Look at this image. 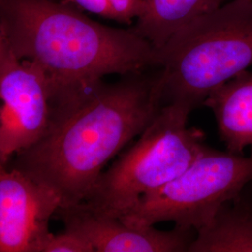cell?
<instances>
[{
  "label": "cell",
  "mask_w": 252,
  "mask_h": 252,
  "mask_svg": "<svg viewBox=\"0 0 252 252\" xmlns=\"http://www.w3.org/2000/svg\"><path fill=\"white\" fill-rule=\"evenodd\" d=\"M162 106L155 70L58 92L45 133L16 153L13 167L54 190L60 208L82 203L108 161L140 135Z\"/></svg>",
  "instance_id": "obj_1"
},
{
  "label": "cell",
  "mask_w": 252,
  "mask_h": 252,
  "mask_svg": "<svg viewBox=\"0 0 252 252\" xmlns=\"http://www.w3.org/2000/svg\"><path fill=\"white\" fill-rule=\"evenodd\" d=\"M60 206L54 190L14 167H1L0 252H42Z\"/></svg>",
  "instance_id": "obj_7"
},
{
  "label": "cell",
  "mask_w": 252,
  "mask_h": 252,
  "mask_svg": "<svg viewBox=\"0 0 252 252\" xmlns=\"http://www.w3.org/2000/svg\"><path fill=\"white\" fill-rule=\"evenodd\" d=\"M53 94L44 74L34 63L16 59L0 77V158L32 146L50 124Z\"/></svg>",
  "instance_id": "obj_6"
},
{
  "label": "cell",
  "mask_w": 252,
  "mask_h": 252,
  "mask_svg": "<svg viewBox=\"0 0 252 252\" xmlns=\"http://www.w3.org/2000/svg\"><path fill=\"white\" fill-rule=\"evenodd\" d=\"M5 165H6V164H5L4 162H2V160H1V158H0V168H1V167H3V166H5Z\"/></svg>",
  "instance_id": "obj_15"
},
{
  "label": "cell",
  "mask_w": 252,
  "mask_h": 252,
  "mask_svg": "<svg viewBox=\"0 0 252 252\" xmlns=\"http://www.w3.org/2000/svg\"><path fill=\"white\" fill-rule=\"evenodd\" d=\"M203 106L212 110L228 152L242 154L252 147V72L244 70L218 86Z\"/></svg>",
  "instance_id": "obj_9"
},
{
  "label": "cell",
  "mask_w": 252,
  "mask_h": 252,
  "mask_svg": "<svg viewBox=\"0 0 252 252\" xmlns=\"http://www.w3.org/2000/svg\"><path fill=\"white\" fill-rule=\"evenodd\" d=\"M42 252H94V249L79 234L64 229L63 233L50 235Z\"/></svg>",
  "instance_id": "obj_13"
},
{
  "label": "cell",
  "mask_w": 252,
  "mask_h": 252,
  "mask_svg": "<svg viewBox=\"0 0 252 252\" xmlns=\"http://www.w3.org/2000/svg\"><path fill=\"white\" fill-rule=\"evenodd\" d=\"M252 65V0H232L182 27L155 50L163 105L191 112Z\"/></svg>",
  "instance_id": "obj_3"
},
{
  "label": "cell",
  "mask_w": 252,
  "mask_h": 252,
  "mask_svg": "<svg viewBox=\"0 0 252 252\" xmlns=\"http://www.w3.org/2000/svg\"><path fill=\"white\" fill-rule=\"evenodd\" d=\"M225 0H145L142 14L132 29L160 49L182 27L220 7Z\"/></svg>",
  "instance_id": "obj_11"
},
{
  "label": "cell",
  "mask_w": 252,
  "mask_h": 252,
  "mask_svg": "<svg viewBox=\"0 0 252 252\" xmlns=\"http://www.w3.org/2000/svg\"><path fill=\"white\" fill-rule=\"evenodd\" d=\"M16 59L9 48L0 19V77Z\"/></svg>",
  "instance_id": "obj_14"
},
{
  "label": "cell",
  "mask_w": 252,
  "mask_h": 252,
  "mask_svg": "<svg viewBox=\"0 0 252 252\" xmlns=\"http://www.w3.org/2000/svg\"><path fill=\"white\" fill-rule=\"evenodd\" d=\"M79 9L123 24L135 23L142 14L145 0H63Z\"/></svg>",
  "instance_id": "obj_12"
},
{
  "label": "cell",
  "mask_w": 252,
  "mask_h": 252,
  "mask_svg": "<svg viewBox=\"0 0 252 252\" xmlns=\"http://www.w3.org/2000/svg\"><path fill=\"white\" fill-rule=\"evenodd\" d=\"M252 180V152L243 156L208 147L180 176L143 196L119 219L133 227L173 221L196 232Z\"/></svg>",
  "instance_id": "obj_5"
},
{
  "label": "cell",
  "mask_w": 252,
  "mask_h": 252,
  "mask_svg": "<svg viewBox=\"0 0 252 252\" xmlns=\"http://www.w3.org/2000/svg\"><path fill=\"white\" fill-rule=\"evenodd\" d=\"M0 19L18 60L44 74L52 94L153 69L155 49L130 29L108 27L54 0H0Z\"/></svg>",
  "instance_id": "obj_2"
},
{
  "label": "cell",
  "mask_w": 252,
  "mask_h": 252,
  "mask_svg": "<svg viewBox=\"0 0 252 252\" xmlns=\"http://www.w3.org/2000/svg\"><path fill=\"white\" fill-rule=\"evenodd\" d=\"M188 252H252V198L240 192L196 231Z\"/></svg>",
  "instance_id": "obj_10"
},
{
  "label": "cell",
  "mask_w": 252,
  "mask_h": 252,
  "mask_svg": "<svg viewBox=\"0 0 252 252\" xmlns=\"http://www.w3.org/2000/svg\"><path fill=\"white\" fill-rule=\"evenodd\" d=\"M188 109L163 105L134 145L103 171L82 202L96 213L120 218L145 195L180 176L209 146L188 126Z\"/></svg>",
  "instance_id": "obj_4"
},
{
  "label": "cell",
  "mask_w": 252,
  "mask_h": 252,
  "mask_svg": "<svg viewBox=\"0 0 252 252\" xmlns=\"http://www.w3.org/2000/svg\"><path fill=\"white\" fill-rule=\"evenodd\" d=\"M64 229L84 238L94 252H184L196 234L193 229L175 226L161 231L153 226L133 227L119 218L94 212L84 203L59 208Z\"/></svg>",
  "instance_id": "obj_8"
}]
</instances>
